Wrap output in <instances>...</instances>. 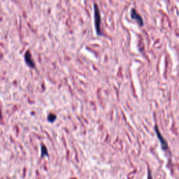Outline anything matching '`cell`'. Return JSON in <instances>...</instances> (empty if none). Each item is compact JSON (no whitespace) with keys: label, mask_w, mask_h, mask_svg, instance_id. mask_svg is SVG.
<instances>
[{"label":"cell","mask_w":179,"mask_h":179,"mask_svg":"<svg viewBox=\"0 0 179 179\" xmlns=\"http://www.w3.org/2000/svg\"><path fill=\"white\" fill-rule=\"evenodd\" d=\"M94 9H95V25L96 32L97 35H102L101 32V16L99 13V8L97 4H94Z\"/></svg>","instance_id":"cell-1"},{"label":"cell","mask_w":179,"mask_h":179,"mask_svg":"<svg viewBox=\"0 0 179 179\" xmlns=\"http://www.w3.org/2000/svg\"><path fill=\"white\" fill-rule=\"evenodd\" d=\"M155 134H156V135H157L158 139H159V141H160V142L161 145H162V148L163 149L164 151H167L168 148H169L168 143H167V141L165 140V139H164L163 136H162V135L161 134L160 130H159V127H158L157 125H155Z\"/></svg>","instance_id":"cell-2"},{"label":"cell","mask_w":179,"mask_h":179,"mask_svg":"<svg viewBox=\"0 0 179 179\" xmlns=\"http://www.w3.org/2000/svg\"><path fill=\"white\" fill-rule=\"evenodd\" d=\"M130 16H131V18L136 20V22L139 24L140 26H143V20L142 17L141 16V15L138 13V12L136 11V10L135 9H132L131 10V13H130Z\"/></svg>","instance_id":"cell-3"},{"label":"cell","mask_w":179,"mask_h":179,"mask_svg":"<svg viewBox=\"0 0 179 179\" xmlns=\"http://www.w3.org/2000/svg\"><path fill=\"white\" fill-rule=\"evenodd\" d=\"M25 62L27 63V65L30 67L32 68H34L35 67V63H34V60L32 59V54L31 53L27 50L25 54Z\"/></svg>","instance_id":"cell-4"},{"label":"cell","mask_w":179,"mask_h":179,"mask_svg":"<svg viewBox=\"0 0 179 179\" xmlns=\"http://www.w3.org/2000/svg\"><path fill=\"white\" fill-rule=\"evenodd\" d=\"M56 118H57L56 115L53 113H49V115H48V121L50 122V123H53V122L56 120Z\"/></svg>","instance_id":"cell-5"},{"label":"cell","mask_w":179,"mask_h":179,"mask_svg":"<svg viewBox=\"0 0 179 179\" xmlns=\"http://www.w3.org/2000/svg\"><path fill=\"white\" fill-rule=\"evenodd\" d=\"M48 150L45 145H41V157L43 156H48Z\"/></svg>","instance_id":"cell-6"},{"label":"cell","mask_w":179,"mask_h":179,"mask_svg":"<svg viewBox=\"0 0 179 179\" xmlns=\"http://www.w3.org/2000/svg\"><path fill=\"white\" fill-rule=\"evenodd\" d=\"M148 179H153V178H152V175H151V171H148Z\"/></svg>","instance_id":"cell-7"}]
</instances>
